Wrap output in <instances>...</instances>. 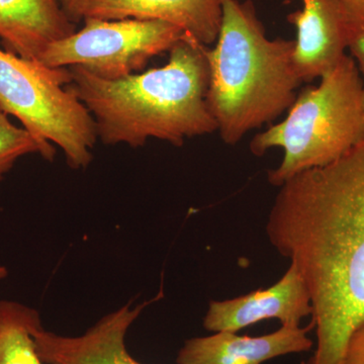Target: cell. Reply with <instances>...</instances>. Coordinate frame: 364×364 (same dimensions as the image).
I'll list each match as a JSON object with an SVG mask.
<instances>
[{"label":"cell","mask_w":364,"mask_h":364,"mask_svg":"<svg viewBox=\"0 0 364 364\" xmlns=\"http://www.w3.org/2000/svg\"><path fill=\"white\" fill-rule=\"evenodd\" d=\"M7 274H9V272H7L6 267H4V265H0V282L6 279Z\"/></svg>","instance_id":"d6986e66"},{"label":"cell","mask_w":364,"mask_h":364,"mask_svg":"<svg viewBox=\"0 0 364 364\" xmlns=\"http://www.w3.org/2000/svg\"><path fill=\"white\" fill-rule=\"evenodd\" d=\"M85 18L164 21L208 47L219 36L222 0H93Z\"/></svg>","instance_id":"8fae6325"},{"label":"cell","mask_w":364,"mask_h":364,"mask_svg":"<svg viewBox=\"0 0 364 364\" xmlns=\"http://www.w3.org/2000/svg\"><path fill=\"white\" fill-rule=\"evenodd\" d=\"M69 80L67 68H51L0 49V111L58 146L72 169H85L97 131L90 112L67 90Z\"/></svg>","instance_id":"5b68a950"},{"label":"cell","mask_w":364,"mask_h":364,"mask_svg":"<svg viewBox=\"0 0 364 364\" xmlns=\"http://www.w3.org/2000/svg\"><path fill=\"white\" fill-rule=\"evenodd\" d=\"M306 327L282 326L259 337L240 336L236 332H217L210 336L186 340L177 354V364H262L287 354L313 348Z\"/></svg>","instance_id":"30bf717a"},{"label":"cell","mask_w":364,"mask_h":364,"mask_svg":"<svg viewBox=\"0 0 364 364\" xmlns=\"http://www.w3.org/2000/svg\"><path fill=\"white\" fill-rule=\"evenodd\" d=\"M222 9L217 44L207 51L208 102L223 141L236 145L289 109L301 81L294 41L268 39L252 1L222 0Z\"/></svg>","instance_id":"3957f363"},{"label":"cell","mask_w":364,"mask_h":364,"mask_svg":"<svg viewBox=\"0 0 364 364\" xmlns=\"http://www.w3.org/2000/svg\"><path fill=\"white\" fill-rule=\"evenodd\" d=\"M336 1L346 9L359 30H364V0H336Z\"/></svg>","instance_id":"ac0fdd59"},{"label":"cell","mask_w":364,"mask_h":364,"mask_svg":"<svg viewBox=\"0 0 364 364\" xmlns=\"http://www.w3.org/2000/svg\"><path fill=\"white\" fill-rule=\"evenodd\" d=\"M303 9L289 14L287 21L296 28L294 70L301 82H310L341 61L360 30L336 0H303Z\"/></svg>","instance_id":"52a82bcc"},{"label":"cell","mask_w":364,"mask_h":364,"mask_svg":"<svg viewBox=\"0 0 364 364\" xmlns=\"http://www.w3.org/2000/svg\"><path fill=\"white\" fill-rule=\"evenodd\" d=\"M312 315L310 294L294 263L273 286L227 301H210L203 327L210 332H238L263 320L299 326Z\"/></svg>","instance_id":"ba28073f"},{"label":"cell","mask_w":364,"mask_h":364,"mask_svg":"<svg viewBox=\"0 0 364 364\" xmlns=\"http://www.w3.org/2000/svg\"><path fill=\"white\" fill-rule=\"evenodd\" d=\"M340 364H364V322L351 335Z\"/></svg>","instance_id":"9a60e30c"},{"label":"cell","mask_w":364,"mask_h":364,"mask_svg":"<svg viewBox=\"0 0 364 364\" xmlns=\"http://www.w3.org/2000/svg\"><path fill=\"white\" fill-rule=\"evenodd\" d=\"M28 154H39L53 161L56 149L53 144L41 140L23 127H16L9 114L0 111V181L21 157Z\"/></svg>","instance_id":"5bb4252c"},{"label":"cell","mask_w":364,"mask_h":364,"mask_svg":"<svg viewBox=\"0 0 364 364\" xmlns=\"http://www.w3.org/2000/svg\"><path fill=\"white\" fill-rule=\"evenodd\" d=\"M156 299L136 306L130 301L79 336H62L42 326L33 333L38 354L45 364H141L129 353L126 335L144 309Z\"/></svg>","instance_id":"9c48e42d"},{"label":"cell","mask_w":364,"mask_h":364,"mask_svg":"<svg viewBox=\"0 0 364 364\" xmlns=\"http://www.w3.org/2000/svg\"><path fill=\"white\" fill-rule=\"evenodd\" d=\"M351 53L352 58L355 60L356 65L360 72L361 79H363V100L364 107V30L359 31L353 36L348 47Z\"/></svg>","instance_id":"e0dca14e"},{"label":"cell","mask_w":364,"mask_h":364,"mask_svg":"<svg viewBox=\"0 0 364 364\" xmlns=\"http://www.w3.org/2000/svg\"><path fill=\"white\" fill-rule=\"evenodd\" d=\"M270 244L305 280L316 348L304 364H340L364 322V140L279 186Z\"/></svg>","instance_id":"6da1fadb"},{"label":"cell","mask_w":364,"mask_h":364,"mask_svg":"<svg viewBox=\"0 0 364 364\" xmlns=\"http://www.w3.org/2000/svg\"><path fill=\"white\" fill-rule=\"evenodd\" d=\"M64 13L72 23L85 20L86 11L93 0H58Z\"/></svg>","instance_id":"2e32d148"},{"label":"cell","mask_w":364,"mask_h":364,"mask_svg":"<svg viewBox=\"0 0 364 364\" xmlns=\"http://www.w3.org/2000/svg\"><path fill=\"white\" fill-rule=\"evenodd\" d=\"M320 79L296 97L284 121L251 141L256 156L284 150L279 166L268 171L277 188L306 170L331 164L364 140L363 79L355 60L345 55Z\"/></svg>","instance_id":"277c9868"},{"label":"cell","mask_w":364,"mask_h":364,"mask_svg":"<svg viewBox=\"0 0 364 364\" xmlns=\"http://www.w3.org/2000/svg\"><path fill=\"white\" fill-rule=\"evenodd\" d=\"M36 309L0 301V364H45L38 354L33 333L42 327Z\"/></svg>","instance_id":"4fadbf2b"},{"label":"cell","mask_w":364,"mask_h":364,"mask_svg":"<svg viewBox=\"0 0 364 364\" xmlns=\"http://www.w3.org/2000/svg\"><path fill=\"white\" fill-rule=\"evenodd\" d=\"M208 47L186 35L159 68L109 80L80 66L67 67V90L92 117L105 145L142 147L149 139L181 146L217 131L208 102Z\"/></svg>","instance_id":"7a4b0ae2"},{"label":"cell","mask_w":364,"mask_h":364,"mask_svg":"<svg viewBox=\"0 0 364 364\" xmlns=\"http://www.w3.org/2000/svg\"><path fill=\"white\" fill-rule=\"evenodd\" d=\"M83 21L80 31L49 45L41 63L51 68L80 66L97 77L114 80L139 73L186 36L177 26L159 21Z\"/></svg>","instance_id":"8992f818"},{"label":"cell","mask_w":364,"mask_h":364,"mask_svg":"<svg viewBox=\"0 0 364 364\" xmlns=\"http://www.w3.org/2000/svg\"><path fill=\"white\" fill-rule=\"evenodd\" d=\"M74 32L58 0H0V40L18 56L40 61L49 45Z\"/></svg>","instance_id":"7c38bea8"}]
</instances>
